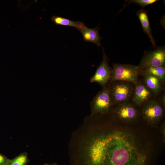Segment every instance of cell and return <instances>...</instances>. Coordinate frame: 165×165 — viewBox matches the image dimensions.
<instances>
[{
	"instance_id": "obj_10",
	"label": "cell",
	"mask_w": 165,
	"mask_h": 165,
	"mask_svg": "<svg viewBox=\"0 0 165 165\" xmlns=\"http://www.w3.org/2000/svg\"><path fill=\"white\" fill-rule=\"evenodd\" d=\"M99 29L98 27L90 28L85 25L79 31L82 33L85 41L94 43L99 47L101 46V39L98 32Z\"/></svg>"
},
{
	"instance_id": "obj_17",
	"label": "cell",
	"mask_w": 165,
	"mask_h": 165,
	"mask_svg": "<svg viewBox=\"0 0 165 165\" xmlns=\"http://www.w3.org/2000/svg\"><path fill=\"white\" fill-rule=\"evenodd\" d=\"M10 159L0 153V165H8Z\"/></svg>"
},
{
	"instance_id": "obj_12",
	"label": "cell",
	"mask_w": 165,
	"mask_h": 165,
	"mask_svg": "<svg viewBox=\"0 0 165 165\" xmlns=\"http://www.w3.org/2000/svg\"><path fill=\"white\" fill-rule=\"evenodd\" d=\"M137 15L140 21L143 31L150 38L153 46H155V41L152 34L147 11L145 9H141L137 12Z\"/></svg>"
},
{
	"instance_id": "obj_14",
	"label": "cell",
	"mask_w": 165,
	"mask_h": 165,
	"mask_svg": "<svg viewBox=\"0 0 165 165\" xmlns=\"http://www.w3.org/2000/svg\"><path fill=\"white\" fill-rule=\"evenodd\" d=\"M51 19L56 25L75 27L79 31L85 25L83 22L80 21H74L57 16H53Z\"/></svg>"
},
{
	"instance_id": "obj_18",
	"label": "cell",
	"mask_w": 165,
	"mask_h": 165,
	"mask_svg": "<svg viewBox=\"0 0 165 165\" xmlns=\"http://www.w3.org/2000/svg\"><path fill=\"white\" fill-rule=\"evenodd\" d=\"M163 108L165 107V94L163 93L160 97L159 102Z\"/></svg>"
},
{
	"instance_id": "obj_6",
	"label": "cell",
	"mask_w": 165,
	"mask_h": 165,
	"mask_svg": "<svg viewBox=\"0 0 165 165\" xmlns=\"http://www.w3.org/2000/svg\"><path fill=\"white\" fill-rule=\"evenodd\" d=\"M163 108L159 101L153 100L148 101L143 108L142 115L144 119L150 125L154 126L162 118Z\"/></svg>"
},
{
	"instance_id": "obj_11",
	"label": "cell",
	"mask_w": 165,
	"mask_h": 165,
	"mask_svg": "<svg viewBox=\"0 0 165 165\" xmlns=\"http://www.w3.org/2000/svg\"><path fill=\"white\" fill-rule=\"evenodd\" d=\"M143 76L144 84L152 94L157 95L161 92L163 84L158 78L151 75Z\"/></svg>"
},
{
	"instance_id": "obj_20",
	"label": "cell",
	"mask_w": 165,
	"mask_h": 165,
	"mask_svg": "<svg viewBox=\"0 0 165 165\" xmlns=\"http://www.w3.org/2000/svg\"><path fill=\"white\" fill-rule=\"evenodd\" d=\"M44 165H58L56 163H54L51 164H46Z\"/></svg>"
},
{
	"instance_id": "obj_7",
	"label": "cell",
	"mask_w": 165,
	"mask_h": 165,
	"mask_svg": "<svg viewBox=\"0 0 165 165\" xmlns=\"http://www.w3.org/2000/svg\"><path fill=\"white\" fill-rule=\"evenodd\" d=\"M103 51V60L98 67L94 75L91 78L90 82H97L105 87L110 82L112 70L108 64V58L104 50Z\"/></svg>"
},
{
	"instance_id": "obj_5",
	"label": "cell",
	"mask_w": 165,
	"mask_h": 165,
	"mask_svg": "<svg viewBox=\"0 0 165 165\" xmlns=\"http://www.w3.org/2000/svg\"><path fill=\"white\" fill-rule=\"evenodd\" d=\"M165 63V48L161 47L153 51L145 53L138 67L140 72L149 67L164 66Z\"/></svg>"
},
{
	"instance_id": "obj_2",
	"label": "cell",
	"mask_w": 165,
	"mask_h": 165,
	"mask_svg": "<svg viewBox=\"0 0 165 165\" xmlns=\"http://www.w3.org/2000/svg\"><path fill=\"white\" fill-rule=\"evenodd\" d=\"M113 66L112 75L108 85L116 81L127 82L134 85L137 83L139 75L138 66L119 64H113Z\"/></svg>"
},
{
	"instance_id": "obj_8",
	"label": "cell",
	"mask_w": 165,
	"mask_h": 165,
	"mask_svg": "<svg viewBox=\"0 0 165 165\" xmlns=\"http://www.w3.org/2000/svg\"><path fill=\"white\" fill-rule=\"evenodd\" d=\"M117 104L114 112L118 119L122 121L128 123L136 119L138 112L133 105L127 102Z\"/></svg>"
},
{
	"instance_id": "obj_15",
	"label": "cell",
	"mask_w": 165,
	"mask_h": 165,
	"mask_svg": "<svg viewBox=\"0 0 165 165\" xmlns=\"http://www.w3.org/2000/svg\"><path fill=\"white\" fill-rule=\"evenodd\" d=\"M29 161L28 153L23 152L13 159H10L8 165H27Z\"/></svg>"
},
{
	"instance_id": "obj_1",
	"label": "cell",
	"mask_w": 165,
	"mask_h": 165,
	"mask_svg": "<svg viewBox=\"0 0 165 165\" xmlns=\"http://www.w3.org/2000/svg\"><path fill=\"white\" fill-rule=\"evenodd\" d=\"M84 141L80 165H148V156L136 138L127 131H99Z\"/></svg>"
},
{
	"instance_id": "obj_9",
	"label": "cell",
	"mask_w": 165,
	"mask_h": 165,
	"mask_svg": "<svg viewBox=\"0 0 165 165\" xmlns=\"http://www.w3.org/2000/svg\"><path fill=\"white\" fill-rule=\"evenodd\" d=\"M135 85L132 96L134 104L139 106L149 101L152 94L151 91L144 83L138 82Z\"/></svg>"
},
{
	"instance_id": "obj_3",
	"label": "cell",
	"mask_w": 165,
	"mask_h": 165,
	"mask_svg": "<svg viewBox=\"0 0 165 165\" xmlns=\"http://www.w3.org/2000/svg\"><path fill=\"white\" fill-rule=\"evenodd\" d=\"M132 83L116 81L108 85L114 105L127 102L132 97L134 88Z\"/></svg>"
},
{
	"instance_id": "obj_4",
	"label": "cell",
	"mask_w": 165,
	"mask_h": 165,
	"mask_svg": "<svg viewBox=\"0 0 165 165\" xmlns=\"http://www.w3.org/2000/svg\"><path fill=\"white\" fill-rule=\"evenodd\" d=\"M91 115H104L110 112L114 105L110 95L108 86L99 91L91 102Z\"/></svg>"
},
{
	"instance_id": "obj_13",
	"label": "cell",
	"mask_w": 165,
	"mask_h": 165,
	"mask_svg": "<svg viewBox=\"0 0 165 165\" xmlns=\"http://www.w3.org/2000/svg\"><path fill=\"white\" fill-rule=\"evenodd\" d=\"M139 75L144 76L151 75L158 78L163 85L165 82V68L164 66L149 67L145 68L139 72Z\"/></svg>"
},
{
	"instance_id": "obj_19",
	"label": "cell",
	"mask_w": 165,
	"mask_h": 165,
	"mask_svg": "<svg viewBox=\"0 0 165 165\" xmlns=\"http://www.w3.org/2000/svg\"><path fill=\"white\" fill-rule=\"evenodd\" d=\"M165 122H163L161 127V132L163 136V141L165 142Z\"/></svg>"
},
{
	"instance_id": "obj_16",
	"label": "cell",
	"mask_w": 165,
	"mask_h": 165,
	"mask_svg": "<svg viewBox=\"0 0 165 165\" xmlns=\"http://www.w3.org/2000/svg\"><path fill=\"white\" fill-rule=\"evenodd\" d=\"M158 0H128L129 3H134L137 4L140 6L144 7L148 5L155 3Z\"/></svg>"
}]
</instances>
